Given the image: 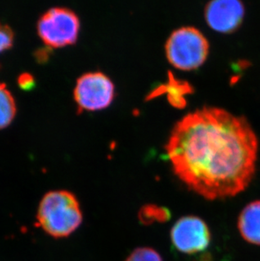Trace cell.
I'll return each mask as SVG.
<instances>
[{"instance_id":"11","label":"cell","mask_w":260,"mask_h":261,"mask_svg":"<svg viewBox=\"0 0 260 261\" xmlns=\"http://www.w3.org/2000/svg\"><path fill=\"white\" fill-rule=\"evenodd\" d=\"M125 261H162V259L154 249L139 248L134 250Z\"/></svg>"},{"instance_id":"1","label":"cell","mask_w":260,"mask_h":261,"mask_svg":"<svg viewBox=\"0 0 260 261\" xmlns=\"http://www.w3.org/2000/svg\"><path fill=\"white\" fill-rule=\"evenodd\" d=\"M165 149L178 178L216 200L248 187L255 173L258 141L247 118L205 106L177 121Z\"/></svg>"},{"instance_id":"13","label":"cell","mask_w":260,"mask_h":261,"mask_svg":"<svg viewBox=\"0 0 260 261\" xmlns=\"http://www.w3.org/2000/svg\"><path fill=\"white\" fill-rule=\"evenodd\" d=\"M18 83L23 89H31L35 84V80L30 73H22L18 77Z\"/></svg>"},{"instance_id":"14","label":"cell","mask_w":260,"mask_h":261,"mask_svg":"<svg viewBox=\"0 0 260 261\" xmlns=\"http://www.w3.org/2000/svg\"><path fill=\"white\" fill-rule=\"evenodd\" d=\"M37 57L41 60L46 59L47 57V53L45 51V49L42 50V52H40L39 50L37 51Z\"/></svg>"},{"instance_id":"12","label":"cell","mask_w":260,"mask_h":261,"mask_svg":"<svg viewBox=\"0 0 260 261\" xmlns=\"http://www.w3.org/2000/svg\"><path fill=\"white\" fill-rule=\"evenodd\" d=\"M14 40V32L8 25L0 23V52L11 47Z\"/></svg>"},{"instance_id":"2","label":"cell","mask_w":260,"mask_h":261,"mask_svg":"<svg viewBox=\"0 0 260 261\" xmlns=\"http://www.w3.org/2000/svg\"><path fill=\"white\" fill-rule=\"evenodd\" d=\"M83 221L76 196L68 190L46 193L37 208V226L54 239H64L75 232Z\"/></svg>"},{"instance_id":"6","label":"cell","mask_w":260,"mask_h":261,"mask_svg":"<svg viewBox=\"0 0 260 261\" xmlns=\"http://www.w3.org/2000/svg\"><path fill=\"white\" fill-rule=\"evenodd\" d=\"M172 244L185 254L204 251L211 242V233L206 223L199 217H184L172 227Z\"/></svg>"},{"instance_id":"10","label":"cell","mask_w":260,"mask_h":261,"mask_svg":"<svg viewBox=\"0 0 260 261\" xmlns=\"http://www.w3.org/2000/svg\"><path fill=\"white\" fill-rule=\"evenodd\" d=\"M169 84L164 86L168 92V100L174 107L184 108L186 105L184 95L191 93L192 87L187 82H179L170 75Z\"/></svg>"},{"instance_id":"4","label":"cell","mask_w":260,"mask_h":261,"mask_svg":"<svg viewBox=\"0 0 260 261\" xmlns=\"http://www.w3.org/2000/svg\"><path fill=\"white\" fill-rule=\"evenodd\" d=\"M80 20L73 10L66 7L50 8L37 21V32L50 47H62L75 42Z\"/></svg>"},{"instance_id":"9","label":"cell","mask_w":260,"mask_h":261,"mask_svg":"<svg viewBox=\"0 0 260 261\" xmlns=\"http://www.w3.org/2000/svg\"><path fill=\"white\" fill-rule=\"evenodd\" d=\"M16 106L12 94L0 82V128L6 127L15 117Z\"/></svg>"},{"instance_id":"8","label":"cell","mask_w":260,"mask_h":261,"mask_svg":"<svg viewBox=\"0 0 260 261\" xmlns=\"http://www.w3.org/2000/svg\"><path fill=\"white\" fill-rule=\"evenodd\" d=\"M238 228L246 241L260 245V200L248 204L241 212Z\"/></svg>"},{"instance_id":"3","label":"cell","mask_w":260,"mask_h":261,"mask_svg":"<svg viewBox=\"0 0 260 261\" xmlns=\"http://www.w3.org/2000/svg\"><path fill=\"white\" fill-rule=\"evenodd\" d=\"M166 55L177 69L191 70L204 64L209 55L208 40L199 29L183 27L170 35L166 43Z\"/></svg>"},{"instance_id":"5","label":"cell","mask_w":260,"mask_h":261,"mask_svg":"<svg viewBox=\"0 0 260 261\" xmlns=\"http://www.w3.org/2000/svg\"><path fill=\"white\" fill-rule=\"evenodd\" d=\"M74 96L79 109L91 111L106 109L114 97V85L101 72L85 73L77 79Z\"/></svg>"},{"instance_id":"7","label":"cell","mask_w":260,"mask_h":261,"mask_svg":"<svg viewBox=\"0 0 260 261\" xmlns=\"http://www.w3.org/2000/svg\"><path fill=\"white\" fill-rule=\"evenodd\" d=\"M244 14V5L238 0H214L207 4L204 10L208 25L222 33H230L238 28Z\"/></svg>"}]
</instances>
